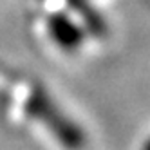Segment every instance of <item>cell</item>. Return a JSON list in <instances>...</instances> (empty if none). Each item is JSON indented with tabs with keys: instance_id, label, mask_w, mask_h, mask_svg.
Wrapping results in <instances>:
<instances>
[{
	"instance_id": "1",
	"label": "cell",
	"mask_w": 150,
	"mask_h": 150,
	"mask_svg": "<svg viewBox=\"0 0 150 150\" xmlns=\"http://www.w3.org/2000/svg\"><path fill=\"white\" fill-rule=\"evenodd\" d=\"M25 110L33 117L40 120L45 127H49L52 134L62 143L67 145V148H74V150L81 148V145H83L81 130L72 121L67 120L65 114H62L58 110V107L44 92V89H35L31 92V96L25 101Z\"/></svg>"
},
{
	"instance_id": "2",
	"label": "cell",
	"mask_w": 150,
	"mask_h": 150,
	"mask_svg": "<svg viewBox=\"0 0 150 150\" xmlns=\"http://www.w3.org/2000/svg\"><path fill=\"white\" fill-rule=\"evenodd\" d=\"M47 31L54 44L65 52L80 49L85 40V31L65 13H52L47 18Z\"/></svg>"
},
{
	"instance_id": "3",
	"label": "cell",
	"mask_w": 150,
	"mask_h": 150,
	"mask_svg": "<svg viewBox=\"0 0 150 150\" xmlns=\"http://www.w3.org/2000/svg\"><path fill=\"white\" fill-rule=\"evenodd\" d=\"M65 2L69 4V7L74 13H78V16L83 20V24L87 25L89 33H92L98 38L107 35V22L101 18V15L91 6L89 0H65Z\"/></svg>"
}]
</instances>
